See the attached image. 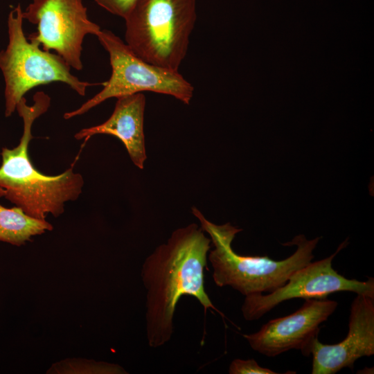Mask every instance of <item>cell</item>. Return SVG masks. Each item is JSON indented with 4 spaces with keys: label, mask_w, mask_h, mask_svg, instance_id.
<instances>
[{
    "label": "cell",
    "mask_w": 374,
    "mask_h": 374,
    "mask_svg": "<svg viewBox=\"0 0 374 374\" xmlns=\"http://www.w3.org/2000/svg\"><path fill=\"white\" fill-rule=\"evenodd\" d=\"M230 374H276L272 370L260 366L253 359H233L229 368Z\"/></svg>",
    "instance_id": "cell-14"
},
{
    "label": "cell",
    "mask_w": 374,
    "mask_h": 374,
    "mask_svg": "<svg viewBox=\"0 0 374 374\" xmlns=\"http://www.w3.org/2000/svg\"><path fill=\"white\" fill-rule=\"evenodd\" d=\"M48 373L124 374L125 370L118 364L94 360L66 359L53 364Z\"/></svg>",
    "instance_id": "cell-13"
},
{
    "label": "cell",
    "mask_w": 374,
    "mask_h": 374,
    "mask_svg": "<svg viewBox=\"0 0 374 374\" xmlns=\"http://www.w3.org/2000/svg\"><path fill=\"white\" fill-rule=\"evenodd\" d=\"M5 194H6V191L4 190V189L0 187V197H4Z\"/></svg>",
    "instance_id": "cell-16"
},
{
    "label": "cell",
    "mask_w": 374,
    "mask_h": 374,
    "mask_svg": "<svg viewBox=\"0 0 374 374\" xmlns=\"http://www.w3.org/2000/svg\"><path fill=\"white\" fill-rule=\"evenodd\" d=\"M145 107V97L143 93L118 97L112 115L106 121L82 129L74 137L77 140H88L96 134L114 136L123 143L133 163L143 170L147 159L144 135Z\"/></svg>",
    "instance_id": "cell-11"
},
{
    "label": "cell",
    "mask_w": 374,
    "mask_h": 374,
    "mask_svg": "<svg viewBox=\"0 0 374 374\" xmlns=\"http://www.w3.org/2000/svg\"><path fill=\"white\" fill-rule=\"evenodd\" d=\"M347 244L346 240L333 254L318 261H311L299 269L284 285L276 290L265 295L246 296L241 308L244 319L249 321L258 320L279 303L297 298L326 299L332 293L343 291L374 298L373 278L370 277L366 281L348 279L333 269V258Z\"/></svg>",
    "instance_id": "cell-8"
},
{
    "label": "cell",
    "mask_w": 374,
    "mask_h": 374,
    "mask_svg": "<svg viewBox=\"0 0 374 374\" xmlns=\"http://www.w3.org/2000/svg\"><path fill=\"white\" fill-rule=\"evenodd\" d=\"M28 105L24 97L17 103L16 110L23 119V134L17 146L2 148L0 166V187L5 197L21 208L27 215L46 220L48 214L59 217L64 204L76 200L82 193V176L72 168L55 175H46L37 170L28 156V145L33 139L34 121L44 114L51 105V98L44 91L33 96Z\"/></svg>",
    "instance_id": "cell-2"
},
{
    "label": "cell",
    "mask_w": 374,
    "mask_h": 374,
    "mask_svg": "<svg viewBox=\"0 0 374 374\" xmlns=\"http://www.w3.org/2000/svg\"><path fill=\"white\" fill-rule=\"evenodd\" d=\"M112 15L125 18L138 0H93Z\"/></svg>",
    "instance_id": "cell-15"
},
{
    "label": "cell",
    "mask_w": 374,
    "mask_h": 374,
    "mask_svg": "<svg viewBox=\"0 0 374 374\" xmlns=\"http://www.w3.org/2000/svg\"><path fill=\"white\" fill-rule=\"evenodd\" d=\"M211 238L195 223L175 230L166 243L145 260L141 278L146 290V334L149 346L167 344L173 334V318L179 299L194 296L205 311L216 310L204 287V268Z\"/></svg>",
    "instance_id": "cell-1"
},
{
    "label": "cell",
    "mask_w": 374,
    "mask_h": 374,
    "mask_svg": "<svg viewBox=\"0 0 374 374\" xmlns=\"http://www.w3.org/2000/svg\"><path fill=\"white\" fill-rule=\"evenodd\" d=\"M338 303L326 299H307L294 313L264 324L256 332L243 335L253 350L276 357L292 349L310 354L320 325L335 312Z\"/></svg>",
    "instance_id": "cell-9"
},
{
    "label": "cell",
    "mask_w": 374,
    "mask_h": 374,
    "mask_svg": "<svg viewBox=\"0 0 374 374\" xmlns=\"http://www.w3.org/2000/svg\"><path fill=\"white\" fill-rule=\"evenodd\" d=\"M192 213L199 221L200 226L211 238L213 249L208 259L213 268V279L218 287L230 286L244 296L270 293L284 285L290 276L314 258L312 253L320 238L308 240L303 235L296 236L291 242L296 251L290 257L274 260L267 256L240 255L232 248L235 235L242 231L229 222L218 225L208 220L193 206Z\"/></svg>",
    "instance_id": "cell-3"
},
{
    "label": "cell",
    "mask_w": 374,
    "mask_h": 374,
    "mask_svg": "<svg viewBox=\"0 0 374 374\" xmlns=\"http://www.w3.org/2000/svg\"><path fill=\"white\" fill-rule=\"evenodd\" d=\"M23 11L19 3L8 17V44L0 51V69L5 81V116L16 110L17 103L33 88L53 82L66 84L78 94L84 96L87 89L103 82L82 81L73 75L71 66L59 55L39 48L26 37L23 30Z\"/></svg>",
    "instance_id": "cell-5"
},
{
    "label": "cell",
    "mask_w": 374,
    "mask_h": 374,
    "mask_svg": "<svg viewBox=\"0 0 374 374\" xmlns=\"http://www.w3.org/2000/svg\"><path fill=\"white\" fill-rule=\"evenodd\" d=\"M96 37L109 56L112 74L103 89L79 108L64 114V119L82 115L112 98L150 91L168 95L188 105L194 87L178 71L150 64L137 57L120 37L109 30Z\"/></svg>",
    "instance_id": "cell-6"
},
{
    "label": "cell",
    "mask_w": 374,
    "mask_h": 374,
    "mask_svg": "<svg viewBox=\"0 0 374 374\" xmlns=\"http://www.w3.org/2000/svg\"><path fill=\"white\" fill-rule=\"evenodd\" d=\"M82 0H32L23 18L36 25L37 32L27 39L55 51L72 68L80 71L82 43L87 35L101 30L87 15Z\"/></svg>",
    "instance_id": "cell-7"
},
{
    "label": "cell",
    "mask_w": 374,
    "mask_h": 374,
    "mask_svg": "<svg viewBox=\"0 0 374 374\" xmlns=\"http://www.w3.org/2000/svg\"><path fill=\"white\" fill-rule=\"evenodd\" d=\"M196 19V0H138L124 18L125 42L143 60L178 71Z\"/></svg>",
    "instance_id": "cell-4"
},
{
    "label": "cell",
    "mask_w": 374,
    "mask_h": 374,
    "mask_svg": "<svg viewBox=\"0 0 374 374\" xmlns=\"http://www.w3.org/2000/svg\"><path fill=\"white\" fill-rule=\"evenodd\" d=\"M46 220L31 217L19 207L6 208L0 204V241L20 246L33 236L52 231Z\"/></svg>",
    "instance_id": "cell-12"
},
{
    "label": "cell",
    "mask_w": 374,
    "mask_h": 374,
    "mask_svg": "<svg viewBox=\"0 0 374 374\" xmlns=\"http://www.w3.org/2000/svg\"><path fill=\"white\" fill-rule=\"evenodd\" d=\"M310 354L312 374H334L344 368L352 369L359 358L374 355V298L357 294L350 306L346 337L329 345L321 343L317 337Z\"/></svg>",
    "instance_id": "cell-10"
}]
</instances>
